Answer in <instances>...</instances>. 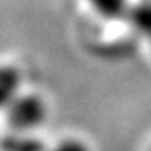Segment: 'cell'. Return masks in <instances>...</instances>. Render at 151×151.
I'll return each mask as SVG.
<instances>
[{"mask_svg":"<svg viewBox=\"0 0 151 151\" xmlns=\"http://www.w3.org/2000/svg\"><path fill=\"white\" fill-rule=\"evenodd\" d=\"M7 121L14 131H30L37 129L47 118V106L44 99L37 94H19L14 103L5 109Z\"/></svg>","mask_w":151,"mask_h":151,"instance_id":"1","label":"cell"},{"mask_svg":"<svg viewBox=\"0 0 151 151\" xmlns=\"http://www.w3.org/2000/svg\"><path fill=\"white\" fill-rule=\"evenodd\" d=\"M22 86V74L14 65L0 64V109H7L14 103Z\"/></svg>","mask_w":151,"mask_h":151,"instance_id":"2","label":"cell"},{"mask_svg":"<svg viewBox=\"0 0 151 151\" xmlns=\"http://www.w3.org/2000/svg\"><path fill=\"white\" fill-rule=\"evenodd\" d=\"M0 151H45V145L25 131H15L0 141Z\"/></svg>","mask_w":151,"mask_h":151,"instance_id":"3","label":"cell"},{"mask_svg":"<svg viewBox=\"0 0 151 151\" xmlns=\"http://www.w3.org/2000/svg\"><path fill=\"white\" fill-rule=\"evenodd\" d=\"M128 19H129V24L133 25L136 32H139L141 35H145L151 40V2L150 0L131 7L129 12H128Z\"/></svg>","mask_w":151,"mask_h":151,"instance_id":"4","label":"cell"},{"mask_svg":"<svg viewBox=\"0 0 151 151\" xmlns=\"http://www.w3.org/2000/svg\"><path fill=\"white\" fill-rule=\"evenodd\" d=\"M89 4L99 15L109 20L121 19L129 12L128 0H89Z\"/></svg>","mask_w":151,"mask_h":151,"instance_id":"5","label":"cell"},{"mask_svg":"<svg viewBox=\"0 0 151 151\" xmlns=\"http://www.w3.org/2000/svg\"><path fill=\"white\" fill-rule=\"evenodd\" d=\"M52 151H91V150H89V146L84 145L79 139H64L55 148H52Z\"/></svg>","mask_w":151,"mask_h":151,"instance_id":"6","label":"cell"}]
</instances>
